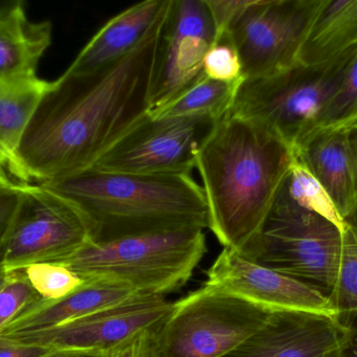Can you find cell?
<instances>
[{"mask_svg": "<svg viewBox=\"0 0 357 357\" xmlns=\"http://www.w3.org/2000/svg\"><path fill=\"white\" fill-rule=\"evenodd\" d=\"M171 4L123 58L50 82L19 147L15 180L42 184L90 169L148 115Z\"/></svg>", "mask_w": 357, "mask_h": 357, "instance_id": "obj_1", "label": "cell"}, {"mask_svg": "<svg viewBox=\"0 0 357 357\" xmlns=\"http://www.w3.org/2000/svg\"><path fill=\"white\" fill-rule=\"evenodd\" d=\"M293 149L264 126L228 115L197 157L208 228L224 249L243 255L261 234L293 167Z\"/></svg>", "mask_w": 357, "mask_h": 357, "instance_id": "obj_2", "label": "cell"}, {"mask_svg": "<svg viewBox=\"0 0 357 357\" xmlns=\"http://www.w3.org/2000/svg\"><path fill=\"white\" fill-rule=\"evenodd\" d=\"M85 218L91 241L208 228L203 188L185 174H133L90 168L42 184Z\"/></svg>", "mask_w": 357, "mask_h": 357, "instance_id": "obj_3", "label": "cell"}, {"mask_svg": "<svg viewBox=\"0 0 357 357\" xmlns=\"http://www.w3.org/2000/svg\"><path fill=\"white\" fill-rule=\"evenodd\" d=\"M343 219L314 178L294 161L248 259L328 298L339 277Z\"/></svg>", "mask_w": 357, "mask_h": 357, "instance_id": "obj_4", "label": "cell"}, {"mask_svg": "<svg viewBox=\"0 0 357 357\" xmlns=\"http://www.w3.org/2000/svg\"><path fill=\"white\" fill-rule=\"evenodd\" d=\"M207 252L203 228H183L88 243L58 263L83 280L109 279L137 295H169L184 286Z\"/></svg>", "mask_w": 357, "mask_h": 357, "instance_id": "obj_5", "label": "cell"}, {"mask_svg": "<svg viewBox=\"0 0 357 357\" xmlns=\"http://www.w3.org/2000/svg\"><path fill=\"white\" fill-rule=\"evenodd\" d=\"M356 54L357 45L322 64L298 61L276 75L245 79L229 113L264 126L294 149L321 127Z\"/></svg>", "mask_w": 357, "mask_h": 357, "instance_id": "obj_6", "label": "cell"}, {"mask_svg": "<svg viewBox=\"0 0 357 357\" xmlns=\"http://www.w3.org/2000/svg\"><path fill=\"white\" fill-rule=\"evenodd\" d=\"M273 312L204 284L174 302L151 330L149 357H222L257 333Z\"/></svg>", "mask_w": 357, "mask_h": 357, "instance_id": "obj_7", "label": "cell"}, {"mask_svg": "<svg viewBox=\"0 0 357 357\" xmlns=\"http://www.w3.org/2000/svg\"><path fill=\"white\" fill-rule=\"evenodd\" d=\"M92 242L81 212L42 184H25L4 247L6 272L33 264L59 262Z\"/></svg>", "mask_w": 357, "mask_h": 357, "instance_id": "obj_8", "label": "cell"}, {"mask_svg": "<svg viewBox=\"0 0 357 357\" xmlns=\"http://www.w3.org/2000/svg\"><path fill=\"white\" fill-rule=\"evenodd\" d=\"M323 0H252L227 34L245 79L270 77L298 62Z\"/></svg>", "mask_w": 357, "mask_h": 357, "instance_id": "obj_9", "label": "cell"}, {"mask_svg": "<svg viewBox=\"0 0 357 357\" xmlns=\"http://www.w3.org/2000/svg\"><path fill=\"white\" fill-rule=\"evenodd\" d=\"M220 119L211 115L154 119L146 115L92 168L133 174L190 175Z\"/></svg>", "mask_w": 357, "mask_h": 357, "instance_id": "obj_10", "label": "cell"}, {"mask_svg": "<svg viewBox=\"0 0 357 357\" xmlns=\"http://www.w3.org/2000/svg\"><path fill=\"white\" fill-rule=\"evenodd\" d=\"M215 40L205 0H172L163 27L148 115L206 77L204 59Z\"/></svg>", "mask_w": 357, "mask_h": 357, "instance_id": "obj_11", "label": "cell"}, {"mask_svg": "<svg viewBox=\"0 0 357 357\" xmlns=\"http://www.w3.org/2000/svg\"><path fill=\"white\" fill-rule=\"evenodd\" d=\"M173 303L163 296L137 295L48 330L2 337L54 350H91L106 354L134 335L156 327L171 312Z\"/></svg>", "mask_w": 357, "mask_h": 357, "instance_id": "obj_12", "label": "cell"}, {"mask_svg": "<svg viewBox=\"0 0 357 357\" xmlns=\"http://www.w3.org/2000/svg\"><path fill=\"white\" fill-rule=\"evenodd\" d=\"M206 285L271 312L335 314L331 300L312 287L224 249L207 270Z\"/></svg>", "mask_w": 357, "mask_h": 357, "instance_id": "obj_13", "label": "cell"}, {"mask_svg": "<svg viewBox=\"0 0 357 357\" xmlns=\"http://www.w3.org/2000/svg\"><path fill=\"white\" fill-rule=\"evenodd\" d=\"M346 335L335 314L273 312L257 333L222 357H331L341 351Z\"/></svg>", "mask_w": 357, "mask_h": 357, "instance_id": "obj_14", "label": "cell"}, {"mask_svg": "<svg viewBox=\"0 0 357 357\" xmlns=\"http://www.w3.org/2000/svg\"><path fill=\"white\" fill-rule=\"evenodd\" d=\"M293 152L296 163L314 178L344 220L357 203V159L346 126L318 128Z\"/></svg>", "mask_w": 357, "mask_h": 357, "instance_id": "obj_15", "label": "cell"}, {"mask_svg": "<svg viewBox=\"0 0 357 357\" xmlns=\"http://www.w3.org/2000/svg\"><path fill=\"white\" fill-rule=\"evenodd\" d=\"M135 296L137 293L123 283L109 279H87L63 299L54 302L40 300L27 306L0 330V335L48 330L112 307Z\"/></svg>", "mask_w": 357, "mask_h": 357, "instance_id": "obj_16", "label": "cell"}, {"mask_svg": "<svg viewBox=\"0 0 357 357\" xmlns=\"http://www.w3.org/2000/svg\"><path fill=\"white\" fill-rule=\"evenodd\" d=\"M169 0H148L111 18L77 54L67 73L96 71L131 52L152 29Z\"/></svg>", "mask_w": 357, "mask_h": 357, "instance_id": "obj_17", "label": "cell"}, {"mask_svg": "<svg viewBox=\"0 0 357 357\" xmlns=\"http://www.w3.org/2000/svg\"><path fill=\"white\" fill-rule=\"evenodd\" d=\"M52 25L33 21L23 2L0 4V79L37 75L38 65L52 44Z\"/></svg>", "mask_w": 357, "mask_h": 357, "instance_id": "obj_18", "label": "cell"}, {"mask_svg": "<svg viewBox=\"0 0 357 357\" xmlns=\"http://www.w3.org/2000/svg\"><path fill=\"white\" fill-rule=\"evenodd\" d=\"M50 85L37 75L0 79V180L16 176L19 147Z\"/></svg>", "mask_w": 357, "mask_h": 357, "instance_id": "obj_19", "label": "cell"}, {"mask_svg": "<svg viewBox=\"0 0 357 357\" xmlns=\"http://www.w3.org/2000/svg\"><path fill=\"white\" fill-rule=\"evenodd\" d=\"M357 45V0H323L304 40L298 61L328 62Z\"/></svg>", "mask_w": 357, "mask_h": 357, "instance_id": "obj_20", "label": "cell"}, {"mask_svg": "<svg viewBox=\"0 0 357 357\" xmlns=\"http://www.w3.org/2000/svg\"><path fill=\"white\" fill-rule=\"evenodd\" d=\"M243 80V77L233 82H222L204 77L169 104L148 115L154 119L211 115L222 119L232 109Z\"/></svg>", "mask_w": 357, "mask_h": 357, "instance_id": "obj_21", "label": "cell"}, {"mask_svg": "<svg viewBox=\"0 0 357 357\" xmlns=\"http://www.w3.org/2000/svg\"><path fill=\"white\" fill-rule=\"evenodd\" d=\"M343 224L339 277L331 299L337 316L357 310V228Z\"/></svg>", "mask_w": 357, "mask_h": 357, "instance_id": "obj_22", "label": "cell"}, {"mask_svg": "<svg viewBox=\"0 0 357 357\" xmlns=\"http://www.w3.org/2000/svg\"><path fill=\"white\" fill-rule=\"evenodd\" d=\"M41 300L58 301L84 283L75 272L58 262L33 264L20 270Z\"/></svg>", "mask_w": 357, "mask_h": 357, "instance_id": "obj_23", "label": "cell"}, {"mask_svg": "<svg viewBox=\"0 0 357 357\" xmlns=\"http://www.w3.org/2000/svg\"><path fill=\"white\" fill-rule=\"evenodd\" d=\"M204 73L216 81L233 82L243 78V66L236 48L225 33L210 46L204 59Z\"/></svg>", "mask_w": 357, "mask_h": 357, "instance_id": "obj_24", "label": "cell"}, {"mask_svg": "<svg viewBox=\"0 0 357 357\" xmlns=\"http://www.w3.org/2000/svg\"><path fill=\"white\" fill-rule=\"evenodd\" d=\"M8 272V282L0 291V330L27 306L41 300L20 270Z\"/></svg>", "mask_w": 357, "mask_h": 357, "instance_id": "obj_25", "label": "cell"}, {"mask_svg": "<svg viewBox=\"0 0 357 357\" xmlns=\"http://www.w3.org/2000/svg\"><path fill=\"white\" fill-rule=\"evenodd\" d=\"M357 119V54L335 98L321 119V127L347 125Z\"/></svg>", "mask_w": 357, "mask_h": 357, "instance_id": "obj_26", "label": "cell"}, {"mask_svg": "<svg viewBox=\"0 0 357 357\" xmlns=\"http://www.w3.org/2000/svg\"><path fill=\"white\" fill-rule=\"evenodd\" d=\"M24 184L15 180H0V270H4L2 268L4 247L20 203Z\"/></svg>", "mask_w": 357, "mask_h": 357, "instance_id": "obj_27", "label": "cell"}, {"mask_svg": "<svg viewBox=\"0 0 357 357\" xmlns=\"http://www.w3.org/2000/svg\"><path fill=\"white\" fill-rule=\"evenodd\" d=\"M215 29V40L228 31L237 17L250 4V0H228V1H213L205 0ZM214 40V41H215ZM214 43V42H213Z\"/></svg>", "mask_w": 357, "mask_h": 357, "instance_id": "obj_28", "label": "cell"}, {"mask_svg": "<svg viewBox=\"0 0 357 357\" xmlns=\"http://www.w3.org/2000/svg\"><path fill=\"white\" fill-rule=\"evenodd\" d=\"M52 351L50 348L18 343L0 335V357H45Z\"/></svg>", "mask_w": 357, "mask_h": 357, "instance_id": "obj_29", "label": "cell"}, {"mask_svg": "<svg viewBox=\"0 0 357 357\" xmlns=\"http://www.w3.org/2000/svg\"><path fill=\"white\" fill-rule=\"evenodd\" d=\"M152 330V329H151ZM151 330L134 335L121 345L105 354L104 357H144L148 351Z\"/></svg>", "mask_w": 357, "mask_h": 357, "instance_id": "obj_30", "label": "cell"}, {"mask_svg": "<svg viewBox=\"0 0 357 357\" xmlns=\"http://www.w3.org/2000/svg\"><path fill=\"white\" fill-rule=\"evenodd\" d=\"M337 318L345 326L347 333L345 343L341 349V356L357 357V310Z\"/></svg>", "mask_w": 357, "mask_h": 357, "instance_id": "obj_31", "label": "cell"}, {"mask_svg": "<svg viewBox=\"0 0 357 357\" xmlns=\"http://www.w3.org/2000/svg\"><path fill=\"white\" fill-rule=\"evenodd\" d=\"M105 354L91 350L62 349L54 350L45 357H104Z\"/></svg>", "mask_w": 357, "mask_h": 357, "instance_id": "obj_32", "label": "cell"}, {"mask_svg": "<svg viewBox=\"0 0 357 357\" xmlns=\"http://www.w3.org/2000/svg\"><path fill=\"white\" fill-rule=\"evenodd\" d=\"M346 126L347 129L348 138H349L350 144L354 148V153H356L357 159V119L350 122Z\"/></svg>", "mask_w": 357, "mask_h": 357, "instance_id": "obj_33", "label": "cell"}, {"mask_svg": "<svg viewBox=\"0 0 357 357\" xmlns=\"http://www.w3.org/2000/svg\"><path fill=\"white\" fill-rule=\"evenodd\" d=\"M343 222L357 228V203L356 205H354V209H352V211L350 212L349 215L344 218Z\"/></svg>", "mask_w": 357, "mask_h": 357, "instance_id": "obj_34", "label": "cell"}, {"mask_svg": "<svg viewBox=\"0 0 357 357\" xmlns=\"http://www.w3.org/2000/svg\"><path fill=\"white\" fill-rule=\"evenodd\" d=\"M8 280V272L6 270H0V291L3 289L4 285L6 284Z\"/></svg>", "mask_w": 357, "mask_h": 357, "instance_id": "obj_35", "label": "cell"}, {"mask_svg": "<svg viewBox=\"0 0 357 357\" xmlns=\"http://www.w3.org/2000/svg\"><path fill=\"white\" fill-rule=\"evenodd\" d=\"M331 357H342L341 351L337 352V354H333V356H331Z\"/></svg>", "mask_w": 357, "mask_h": 357, "instance_id": "obj_36", "label": "cell"}, {"mask_svg": "<svg viewBox=\"0 0 357 357\" xmlns=\"http://www.w3.org/2000/svg\"><path fill=\"white\" fill-rule=\"evenodd\" d=\"M144 357H149V356H148V351H146V356H144Z\"/></svg>", "mask_w": 357, "mask_h": 357, "instance_id": "obj_37", "label": "cell"}]
</instances>
